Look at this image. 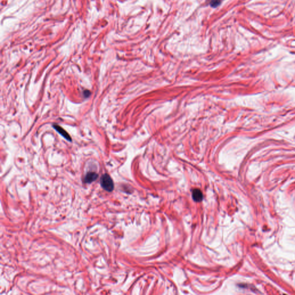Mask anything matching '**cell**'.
I'll return each instance as SVG.
<instances>
[{
    "label": "cell",
    "mask_w": 295,
    "mask_h": 295,
    "mask_svg": "<svg viewBox=\"0 0 295 295\" xmlns=\"http://www.w3.org/2000/svg\"><path fill=\"white\" fill-rule=\"evenodd\" d=\"M192 197L195 202H201L203 199V193L200 189H194L192 191Z\"/></svg>",
    "instance_id": "2"
},
{
    "label": "cell",
    "mask_w": 295,
    "mask_h": 295,
    "mask_svg": "<svg viewBox=\"0 0 295 295\" xmlns=\"http://www.w3.org/2000/svg\"><path fill=\"white\" fill-rule=\"evenodd\" d=\"M100 183L102 188L109 192L112 191L114 189V182L110 176L107 174H104L102 176L100 180Z\"/></svg>",
    "instance_id": "1"
},
{
    "label": "cell",
    "mask_w": 295,
    "mask_h": 295,
    "mask_svg": "<svg viewBox=\"0 0 295 295\" xmlns=\"http://www.w3.org/2000/svg\"><path fill=\"white\" fill-rule=\"evenodd\" d=\"M54 128L62 136L65 138H66L67 140L69 141H71L72 139L71 138V136H69V134L64 130L62 128H61V126H58V125H55L53 126Z\"/></svg>",
    "instance_id": "4"
},
{
    "label": "cell",
    "mask_w": 295,
    "mask_h": 295,
    "mask_svg": "<svg viewBox=\"0 0 295 295\" xmlns=\"http://www.w3.org/2000/svg\"><path fill=\"white\" fill-rule=\"evenodd\" d=\"M98 177V175L93 172H90L87 174L84 178V182L87 183H90L95 181Z\"/></svg>",
    "instance_id": "3"
},
{
    "label": "cell",
    "mask_w": 295,
    "mask_h": 295,
    "mask_svg": "<svg viewBox=\"0 0 295 295\" xmlns=\"http://www.w3.org/2000/svg\"><path fill=\"white\" fill-rule=\"evenodd\" d=\"M222 1V0H212L210 2V5L213 8H216L221 4Z\"/></svg>",
    "instance_id": "5"
}]
</instances>
